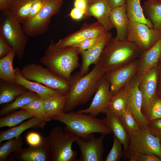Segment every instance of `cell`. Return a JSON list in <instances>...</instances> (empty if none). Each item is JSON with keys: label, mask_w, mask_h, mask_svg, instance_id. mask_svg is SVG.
I'll use <instances>...</instances> for the list:
<instances>
[{"label": "cell", "mask_w": 161, "mask_h": 161, "mask_svg": "<svg viewBox=\"0 0 161 161\" xmlns=\"http://www.w3.org/2000/svg\"><path fill=\"white\" fill-rule=\"evenodd\" d=\"M14 154L19 160L22 161H52L47 136L43 137V141L40 145L22 148L20 151Z\"/></svg>", "instance_id": "d6986e66"}, {"label": "cell", "mask_w": 161, "mask_h": 161, "mask_svg": "<svg viewBox=\"0 0 161 161\" xmlns=\"http://www.w3.org/2000/svg\"><path fill=\"white\" fill-rule=\"evenodd\" d=\"M112 36V33L108 32L94 46L80 54L82 61L79 72L81 74L88 73L89 66L92 64L95 65L99 62L102 51Z\"/></svg>", "instance_id": "e0dca14e"}, {"label": "cell", "mask_w": 161, "mask_h": 161, "mask_svg": "<svg viewBox=\"0 0 161 161\" xmlns=\"http://www.w3.org/2000/svg\"><path fill=\"white\" fill-rule=\"evenodd\" d=\"M158 77V65L143 75L140 81L139 86L143 98L141 110L144 115L149 103L157 92Z\"/></svg>", "instance_id": "2e32d148"}, {"label": "cell", "mask_w": 161, "mask_h": 161, "mask_svg": "<svg viewBox=\"0 0 161 161\" xmlns=\"http://www.w3.org/2000/svg\"><path fill=\"white\" fill-rule=\"evenodd\" d=\"M21 109L26 110L41 120L46 122L51 120L44 111L43 100L40 98L24 106Z\"/></svg>", "instance_id": "e575fe53"}, {"label": "cell", "mask_w": 161, "mask_h": 161, "mask_svg": "<svg viewBox=\"0 0 161 161\" xmlns=\"http://www.w3.org/2000/svg\"><path fill=\"white\" fill-rule=\"evenodd\" d=\"M45 1L46 0H37L35 2L25 22L33 18L39 12L43 7Z\"/></svg>", "instance_id": "7bdbcfd3"}, {"label": "cell", "mask_w": 161, "mask_h": 161, "mask_svg": "<svg viewBox=\"0 0 161 161\" xmlns=\"http://www.w3.org/2000/svg\"><path fill=\"white\" fill-rule=\"evenodd\" d=\"M112 9L108 0H89L83 18H87L91 16L95 17L109 31L113 28L109 18Z\"/></svg>", "instance_id": "ac0fdd59"}, {"label": "cell", "mask_w": 161, "mask_h": 161, "mask_svg": "<svg viewBox=\"0 0 161 161\" xmlns=\"http://www.w3.org/2000/svg\"><path fill=\"white\" fill-rule=\"evenodd\" d=\"M75 7L84 10L86 11L87 3L84 0H75L74 2Z\"/></svg>", "instance_id": "c3c4849f"}, {"label": "cell", "mask_w": 161, "mask_h": 161, "mask_svg": "<svg viewBox=\"0 0 161 161\" xmlns=\"http://www.w3.org/2000/svg\"><path fill=\"white\" fill-rule=\"evenodd\" d=\"M1 12L0 33L15 51L18 58L22 60L28 42V36L25 33L22 24L9 10Z\"/></svg>", "instance_id": "5b68a950"}, {"label": "cell", "mask_w": 161, "mask_h": 161, "mask_svg": "<svg viewBox=\"0 0 161 161\" xmlns=\"http://www.w3.org/2000/svg\"><path fill=\"white\" fill-rule=\"evenodd\" d=\"M119 117L129 136L136 133L142 129L133 115L127 109Z\"/></svg>", "instance_id": "8d00e7d4"}, {"label": "cell", "mask_w": 161, "mask_h": 161, "mask_svg": "<svg viewBox=\"0 0 161 161\" xmlns=\"http://www.w3.org/2000/svg\"><path fill=\"white\" fill-rule=\"evenodd\" d=\"M85 0L86 1V3H87V2H88L89 1V0Z\"/></svg>", "instance_id": "f907efd6"}, {"label": "cell", "mask_w": 161, "mask_h": 161, "mask_svg": "<svg viewBox=\"0 0 161 161\" xmlns=\"http://www.w3.org/2000/svg\"><path fill=\"white\" fill-rule=\"evenodd\" d=\"M106 135L96 138L94 134L84 137H78L75 142L80 150L79 161H103L105 149L103 140Z\"/></svg>", "instance_id": "7c38bea8"}, {"label": "cell", "mask_w": 161, "mask_h": 161, "mask_svg": "<svg viewBox=\"0 0 161 161\" xmlns=\"http://www.w3.org/2000/svg\"><path fill=\"white\" fill-rule=\"evenodd\" d=\"M138 62V58L125 66L105 73V76L110 83L111 95L115 94L129 83L136 73Z\"/></svg>", "instance_id": "5bb4252c"}, {"label": "cell", "mask_w": 161, "mask_h": 161, "mask_svg": "<svg viewBox=\"0 0 161 161\" xmlns=\"http://www.w3.org/2000/svg\"><path fill=\"white\" fill-rule=\"evenodd\" d=\"M95 95L89 106L76 112L96 117L99 113L106 114L109 108L111 94L110 83L104 76L101 79Z\"/></svg>", "instance_id": "9a60e30c"}, {"label": "cell", "mask_w": 161, "mask_h": 161, "mask_svg": "<svg viewBox=\"0 0 161 161\" xmlns=\"http://www.w3.org/2000/svg\"><path fill=\"white\" fill-rule=\"evenodd\" d=\"M56 120L65 125L64 129L79 137H84L90 134L98 133L106 135L112 132L102 120L89 114L78 113L72 111L54 118Z\"/></svg>", "instance_id": "277c9868"}, {"label": "cell", "mask_w": 161, "mask_h": 161, "mask_svg": "<svg viewBox=\"0 0 161 161\" xmlns=\"http://www.w3.org/2000/svg\"><path fill=\"white\" fill-rule=\"evenodd\" d=\"M104 35L99 37L87 38L74 46L77 48L79 53L81 54L94 46Z\"/></svg>", "instance_id": "ab89813d"}, {"label": "cell", "mask_w": 161, "mask_h": 161, "mask_svg": "<svg viewBox=\"0 0 161 161\" xmlns=\"http://www.w3.org/2000/svg\"><path fill=\"white\" fill-rule=\"evenodd\" d=\"M46 122L34 117L21 124L11 127L0 133V143L14 138H17L25 130L31 128L43 129Z\"/></svg>", "instance_id": "cb8c5ba5"}, {"label": "cell", "mask_w": 161, "mask_h": 161, "mask_svg": "<svg viewBox=\"0 0 161 161\" xmlns=\"http://www.w3.org/2000/svg\"><path fill=\"white\" fill-rule=\"evenodd\" d=\"M16 55L15 51L12 49L8 54L0 58V79L14 83L15 69L13 67V63Z\"/></svg>", "instance_id": "f546056e"}, {"label": "cell", "mask_w": 161, "mask_h": 161, "mask_svg": "<svg viewBox=\"0 0 161 161\" xmlns=\"http://www.w3.org/2000/svg\"><path fill=\"white\" fill-rule=\"evenodd\" d=\"M79 54L76 47H58L51 40L40 62L54 73L69 81L72 73L80 66Z\"/></svg>", "instance_id": "7a4b0ae2"}, {"label": "cell", "mask_w": 161, "mask_h": 161, "mask_svg": "<svg viewBox=\"0 0 161 161\" xmlns=\"http://www.w3.org/2000/svg\"><path fill=\"white\" fill-rule=\"evenodd\" d=\"M148 129L152 134L161 140V118L148 121Z\"/></svg>", "instance_id": "60d3db41"}, {"label": "cell", "mask_w": 161, "mask_h": 161, "mask_svg": "<svg viewBox=\"0 0 161 161\" xmlns=\"http://www.w3.org/2000/svg\"><path fill=\"white\" fill-rule=\"evenodd\" d=\"M14 0H0V10H9Z\"/></svg>", "instance_id": "7dc6e473"}, {"label": "cell", "mask_w": 161, "mask_h": 161, "mask_svg": "<svg viewBox=\"0 0 161 161\" xmlns=\"http://www.w3.org/2000/svg\"><path fill=\"white\" fill-rule=\"evenodd\" d=\"M161 56V37L148 50L142 52L139 56L136 73L143 75L158 65Z\"/></svg>", "instance_id": "ffe728a7"}, {"label": "cell", "mask_w": 161, "mask_h": 161, "mask_svg": "<svg viewBox=\"0 0 161 161\" xmlns=\"http://www.w3.org/2000/svg\"><path fill=\"white\" fill-rule=\"evenodd\" d=\"M25 78L38 82L66 95L69 88V80L54 73L41 64L32 63L25 65L20 70Z\"/></svg>", "instance_id": "52a82bcc"}, {"label": "cell", "mask_w": 161, "mask_h": 161, "mask_svg": "<svg viewBox=\"0 0 161 161\" xmlns=\"http://www.w3.org/2000/svg\"><path fill=\"white\" fill-rule=\"evenodd\" d=\"M34 117L26 110L20 109L0 118V128L12 127L17 126L24 121Z\"/></svg>", "instance_id": "d6a6232c"}, {"label": "cell", "mask_w": 161, "mask_h": 161, "mask_svg": "<svg viewBox=\"0 0 161 161\" xmlns=\"http://www.w3.org/2000/svg\"><path fill=\"white\" fill-rule=\"evenodd\" d=\"M160 61H161V57L160 58Z\"/></svg>", "instance_id": "f5cc1de1"}, {"label": "cell", "mask_w": 161, "mask_h": 161, "mask_svg": "<svg viewBox=\"0 0 161 161\" xmlns=\"http://www.w3.org/2000/svg\"><path fill=\"white\" fill-rule=\"evenodd\" d=\"M145 116L148 121L161 118V96L157 91L149 103Z\"/></svg>", "instance_id": "d590c367"}, {"label": "cell", "mask_w": 161, "mask_h": 161, "mask_svg": "<svg viewBox=\"0 0 161 161\" xmlns=\"http://www.w3.org/2000/svg\"><path fill=\"white\" fill-rule=\"evenodd\" d=\"M140 1L126 0V12L129 21L143 23L153 28L151 23L145 17Z\"/></svg>", "instance_id": "f1b7e54d"}, {"label": "cell", "mask_w": 161, "mask_h": 161, "mask_svg": "<svg viewBox=\"0 0 161 161\" xmlns=\"http://www.w3.org/2000/svg\"><path fill=\"white\" fill-rule=\"evenodd\" d=\"M0 146V161H5L11 153L18 152L23 148V143L21 136L6 140Z\"/></svg>", "instance_id": "836d02e7"}, {"label": "cell", "mask_w": 161, "mask_h": 161, "mask_svg": "<svg viewBox=\"0 0 161 161\" xmlns=\"http://www.w3.org/2000/svg\"><path fill=\"white\" fill-rule=\"evenodd\" d=\"M112 9L123 6L126 4V0H108Z\"/></svg>", "instance_id": "bcb514c9"}, {"label": "cell", "mask_w": 161, "mask_h": 161, "mask_svg": "<svg viewBox=\"0 0 161 161\" xmlns=\"http://www.w3.org/2000/svg\"><path fill=\"white\" fill-rule=\"evenodd\" d=\"M143 75L136 72L125 86L127 94L126 109L132 114L142 129H148V121L142 112L143 98L139 84Z\"/></svg>", "instance_id": "8fae6325"}, {"label": "cell", "mask_w": 161, "mask_h": 161, "mask_svg": "<svg viewBox=\"0 0 161 161\" xmlns=\"http://www.w3.org/2000/svg\"><path fill=\"white\" fill-rule=\"evenodd\" d=\"M161 37V31L147 25L129 21L126 39L134 43L143 52L152 47Z\"/></svg>", "instance_id": "30bf717a"}, {"label": "cell", "mask_w": 161, "mask_h": 161, "mask_svg": "<svg viewBox=\"0 0 161 161\" xmlns=\"http://www.w3.org/2000/svg\"><path fill=\"white\" fill-rule=\"evenodd\" d=\"M142 8L146 17L151 23L153 28L161 31V1L147 0Z\"/></svg>", "instance_id": "4316f807"}, {"label": "cell", "mask_w": 161, "mask_h": 161, "mask_svg": "<svg viewBox=\"0 0 161 161\" xmlns=\"http://www.w3.org/2000/svg\"><path fill=\"white\" fill-rule=\"evenodd\" d=\"M158 77L157 83V92L161 96V61H160L158 65Z\"/></svg>", "instance_id": "681fc988"}, {"label": "cell", "mask_w": 161, "mask_h": 161, "mask_svg": "<svg viewBox=\"0 0 161 161\" xmlns=\"http://www.w3.org/2000/svg\"><path fill=\"white\" fill-rule=\"evenodd\" d=\"M37 0H14L9 10L22 24L26 21L32 6Z\"/></svg>", "instance_id": "4dcf8cb0"}, {"label": "cell", "mask_w": 161, "mask_h": 161, "mask_svg": "<svg viewBox=\"0 0 161 161\" xmlns=\"http://www.w3.org/2000/svg\"><path fill=\"white\" fill-rule=\"evenodd\" d=\"M85 13L84 10L74 7L71 10L69 15L72 19L78 20L83 17Z\"/></svg>", "instance_id": "f6af8a7d"}, {"label": "cell", "mask_w": 161, "mask_h": 161, "mask_svg": "<svg viewBox=\"0 0 161 161\" xmlns=\"http://www.w3.org/2000/svg\"><path fill=\"white\" fill-rule=\"evenodd\" d=\"M15 69V78L14 83L22 86L27 90L37 94L43 100L53 96L58 92L38 82L28 80L21 75L18 67Z\"/></svg>", "instance_id": "7402d4cb"}, {"label": "cell", "mask_w": 161, "mask_h": 161, "mask_svg": "<svg viewBox=\"0 0 161 161\" xmlns=\"http://www.w3.org/2000/svg\"><path fill=\"white\" fill-rule=\"evenodd\" d=\"M52 161H75L77 153L72 148V144L79 137L60 126L53 127L47 136Z\"/></svg>", "instance_id": "8992f818"}, {"label": "cell", "mask_w": 161, "mask_h": 161, "mask_svg": "<svg viewBox=\"0 0 161 161\" xmlns=\"http://www.w3.org/2000/svg\"><path fill=\"white\" fill-rule=\"evenodd\" d=\"M127 105V94L125 86L114 95H111L108 109L120 117L126 111Z\"/></svg>", "instance_id": "1f68e13d"}, {"label": "cell", "mask_w": 161, "mask_h": 161, "mask_svg": "<svg viewBox=\"0 0 161 161\" xmlns=\"http://www.w3.org/2000/svg\"><path fill=\"white\" fill-rule=\"evenodd\" d=\"M160 147H161V140H160Z\"/></svg>", "instance_id": "816d5d0a"}, {"label": "cell", "mask_w": 161, "mask_h": 161, "mask_svg": "<svg viewBox=\"0 0 161 161\" xmlns=\"http://www.w3.org/2000/svg\"><path fill=\"white\" fill-rule=\"evenodd\" d=\"M40 98L36 93L27 90L17 96L13 102L3 106L0 110V116H4L18 109H21L24 106Z\"/></svg>", "instance_id": "83f0119b"}, {"label": "cell", "mask_w": 161, "mask_h": 161, "mask_svg": "<svg viewBox=\"0 0 161 161\" xmlns=\"http://www.w3.org/2000/svg\"><path fill=\"white\" fill-rule=\"evenodd\" d=\"M66 98V95L58 92L49 98L43 100L44 111L50 120L64 113Z\"/></svg>", "instance_id": "d4e9b609"}, {"label": "cell", "mask_w": 161, "mask_h": 161, "mask_svg": "<svg viewBox=\"0 0 161 161\" xmlns=\"http://www.w3.org/2000/svg\"><path fill=\"white\" fill-rule=\"evenodd\" d=\"M27 90L21 85L0 79V105L13 102L17 96Z\"/></svg>", "instance_id": "484cf974"}, {"label": "cell", "mask_w": 161, "mask_h": 161, "mask_svg": "<svg viewBox=\"0 0 161 161\" xmlns=\"http://www.w3.org/2000/svg\"><path fill=\"white\" fill-rule=\"evenodd\" d=\"M130 161H161V159L152 153H134L128 158Z\"/></svg>", "instance_id": "f35d334b"}, {"label": "cell", "mask_w": 161, "mask_h": 161, "mask_svg": "<svg viewBox=\"0 0 161 161\" xmlns=\"http://www.w3.org/2000/svg\"><path fill=\"white\" fill-rule=\"evenodd\" d=\"M109 18L113 27L116 29V37L126 39L129 20L126 14V4L112 9L109 14Z\"/></svg>", "instance_id": "603a6c76"}, {"label": "cell", "mask_w": 161, "mask_h": 161, "mask_svg": "<svg viewBox=\"0 0 161 161\" xmlns=\"http://www.w3.org/2000/svg\"><path fill=\"white\" fill-rule=\"evenodd\" d=\"M119 140L114 136L112 146L108 154L104 159V161H119L124 158V153Z\"/></svg>", "instance_id": "74e56055"}, {"label": "cell", "mask_w": 161, "mask_h": 161, "mask_svg": "<svg viewBox=\"0 0 161 161\" xmlns=\"http://www.w3.org/2000/svg\"><path fill=\"white\" fill-rule=\"evenodd\" d=\"M64 0H46L39 12L33 18L22 24L25 34L34 37L42 35L48 30L52 17L60 12Z\"/></svg>", "instance_id": "ba28073f"}, {"label": "cell", "mask_w": 161, "mask_h": 161, "mask_svg": "<svg viewBox=\"0 0 161 161\" xmlns=\"http://www.w3.org/2000/svg\"><path fill=\"white\" fill-rule=\"evenodd\" d=\"M12 48L6 41L2 35L0 33V58L8 54Z\"/></svg>", "instance_id": "ee69618b"}, {"label": "cell", "mask_w": 161, "mask_h": 161, "mask_svg": "<svg viewBox=\"0 0 161 161\" xmlns=\"http://www.w3.org/2000/svg\"><path fill=\"white\" fill-rule=\"evenodd\" d=\"M43 137L38 133L32 131L28 133L26 137L27 144L31 146H36L40 145L42 142Z\"/></svg>", "instance_id": "b9f144b4"}, {"label": "cell", "mask_w": 161, "mask_h": 161, "mask_svg": "<svg viewBox=\"0 0 161 161\" xmlns=\"http://www.w3.org/2000/svg\"><path fill=\"white\" fill-rule=\"evenodd\" d=\"M160 139L152 134L148 129H141L129 135L127 151L124 160L134 153H152L161 159Z\"/></svg>", "instance_id": "9c48e42d"}, {"label": "cell", "mask_w": 161, "mask_h": 161, "mask_svg": "<svg viewBox=\"0 0 161 161\" xmlns=\"http://www.w3.org/2000/svg\"><path fill=\"white\" fill-rule=\"evenodd\" d=\"M106 114L105 117L102 119L103 122L111 130L114 136L119 140L123 145L125 154L127 150L129 136L118 116L111 112L109 109Z\"/></svg>", "instance_id": "44dd1931"}, {"label": "cell", "mask_w": 161, "mask_h": 161, "mask_svg": "<svg viewBox=\"0 0 161 161\" xmlns=\"http://www.w3.org/2000/svg\"><path fill=\"white\" fill-rule=\"evenodd\" d=\"M160 0V1H161V0Z\"/></svg>", "instance_id": "db71d44e"}, {"label": "cell", "mask_w": 161, "mask_h": 161, "mask_svg": "<svg viewBox=\"0 0 161 161\" xmlns=\"http://www.w3.org/2000/svg\"><path fill=\"white\" fill-rule=\"evenodd\" d=\"M108 32L97 21L90 24L85 23L80 30L60 39L55 44L60 47L74 46L87 38L99 37Z\"/></svg>", "instance_id": "4fadbf2b"}, {"label": "cell", "mask_w": 161, "mask_h": 161, "mask_svg": "<svg viewBox=\"0 0 161 161\" xmlns=\"http://www.w3.org/2000/svg\"><path fill=\"white\" fill-rule=\"evenodd\" d=\"M142 51L127 39L112 38L104 48L100 61L105 72L123 66L139 58Z\"/></svg>", "instance_id": "3957f363"}, {"label": "cell", "mask_w": 161, "mask_h": 161, "mask_svg": "<svg viewBox=\"0 0 161 161\" xmlns=\"http://www.w3.org/2000/svg\"><path fill=\"white\" fill-rule=\"evenodd\" d=\"M104 74L99 61L85 75L78 72L71 75L69 90L66 95L64 112L72 111L76 107L88 102L95 93Z\"/></svg>", "instance_id": "6da1fadb"}]
</instances>
